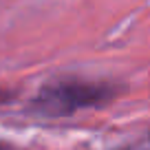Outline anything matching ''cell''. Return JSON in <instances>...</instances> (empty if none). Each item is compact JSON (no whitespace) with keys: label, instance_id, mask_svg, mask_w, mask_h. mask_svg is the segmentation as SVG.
I'll list each match as a JSON object with an SVG mask.
<instances>
[{"label":"cell","instance_id":"obj_4","mask_svg":"<svg viewBox=\"0 0 150 150\" xmlns=\"http://www.w3.org/2000/svg\"><path fill=\"white\" fill-rule=\"evenodd\" d=\"M115 150H144V148H130L128 146V148H115Z\"/></svg>","mask_w":150,"mask_h":150},{"label":"cell","instance_id":"obj_2","mask_svg":"<svg viewBox=\"0 0 150 150\" xmlns=\"http://www.w3.org/2000/svg\"><path fill=\"white\" fill-rule=\"evenodd\" d=\"M13 97H16V91H9V88H0V106L9 104Z\"/></svg>","mask_w":150,"mask_h":150},{"label":"cell","instance_id":"obj_3","mask_svg":"<svg viewBox=\"0 0 150 150\" xmlns=\"http://www.w3.org/2000/svg\"><path fill=\"white\" fill-rule=\"evenodd\" d=\"M0 150H13V146H11L9 141H2V139H0Z\"/></svg>","mask_w":150,"mask_h":150},{"label":"cell","instance_id":"obj_1","mask_svg":"<svg viewBox=\"0 0 150 150\" xmlns=\"http://www.w3.org/2000/svg\"><path fill=\"white\" fill-rule=\"evenodd\" d=\"M124 93V84L108 80H86L80 75H57L47 80L24 112L40 119H64L80 110L104 108Z\"/></svg>","mask_w":150,"mask_h":150}]
</instances>
